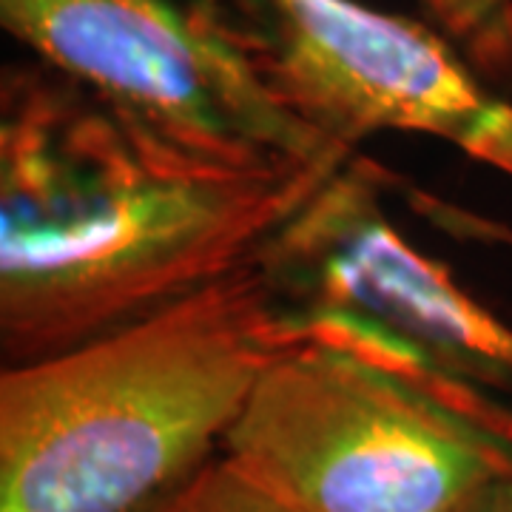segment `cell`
I'll list each match as a JSON object with an SVG mask.
<instances>
[{
  "mask_svg": "<svg viewBox=\"0 0 512 512\" xmlns=\"http://www.w3.org/2000/svg\"><path fill=\"white\" fill-rule=\"evenodd\" d=\"M146 512H299L228 456H214Z\"/></svg>",
  "mask_w": 512,
  "mask_h": 512,
  "instance_id": "cell-8",
  "label": "cell"
},
{
  "mask_svg": "<svg viewBox=\"0 0 512 512\" xmlns=\"http://www.w3.org/2000/svg\"><path fill=\"white\" fill-rule=\"evenodd\" d=\"M430 23L498 89L512 94V0H416Z\"/></svg>",
  "mask_w": 512,
  "mask_h": 512,
  "instance_id": "cell-7",
  "label": "cell"
},
{
  "mask_svg": "<svg viewBox=\"0 0 512 512\" xmlns=\"http://www.w3.org/2000/svg\"><path fill=\"white\" fill-rule=\"evenodd\" d=\"M0 26L208 160L262 168L356 154L282 100L237 0H0Z\"/></svg>",
  "mask_w": 512,
  "mask_h": 512,
  "instance_id": "cell-4",
  "label": "cell"
},
{
  "mask_svg": "<svg viewBox=\"0 0 512 512\" xmlns=\"http://www.w3.org/2000/svg\"><path fill=\"white\" fill-rule=\"evenodd\" d=\"M220 453L299 512H456L512 473V407L404 359L299 339Z\"/></svg>",
  "mask_w": 512,
  "mask_h": 512,
  "instance_id": "cell-3",
  "label": "cell"
},
{
  "mask_svg": "<svg viewBox=\"0 0 512 512\" xmlns=\"http://www.w3.org/2000/svg\"><path fill=\"white\" fill-rule=\"evenodd\" d=\"M456 512H512V473L484 484Z\"/></svg>",
  "mask_w": 512,
  "mask_h": 512,
  "instance_id": "cell-9",
  "label": "cell"
},
{
  "mask_svg": "<svg viewBox=\"0 0 512 512\" xmlns=\"http://www.w3.org/2000/svg\"><path fill=\"white\" fill-rule=\"evenodd\" d=\"M274 89L339 146L407 131L512 180V94L433 23L362 0H237Z\"/></svg>",
  "mask_w": 512,
  "mask_h": 512,
  "instance_id": "cell-6",
  "label": "cell"
},
{
  "mask_svg": "<svg viewBox=\"0 0 512 512\" xmlns=\"http://www.w3.org/2000/svg\"><path fill=\"white\" fill-rule=\"evenodd\" d=\"M384 174L348 157L256 251L296 339L384 353L512 396V325L413 248L382 205Z\"/></svg>",
  "mask_w": 512,
  "mask_h": 512,
  "instance_id": "cell-5",
  "label": "cell"
},
{
  "mask_svg": "<svg viewBox=\"0 0 512 512\" xmlns=\"http://www.w3.org/2000/svg\"><path fill=\"white\" fill-rule=\"evenodd\" d=\"M342 163H217L37 57L6 66L3 365L77 348L254 262Z\"/></svg>",
  "mask_w": 512,
  "mask_h": 512,
  "instance_id": "cell-1",
  "label": "cell"
},
{
  "mask_svg": "<svg viewBox=\"0 0 512 512\" xmlns=\"http://www.w3.org/2000/svg\"><path fill=\"white\" fill-rule=\"evenodd\" d=\"M296 330L254 262L0 373V512H146L217 456Z\"/></svg>",
  "mask_w": 512,
  "mask_h": 512,
  "instance_id": "cell-2",
  "label": "cell"
}]
</instances>
